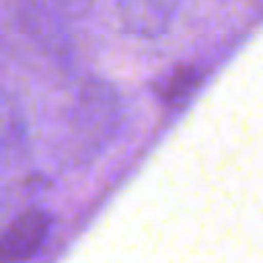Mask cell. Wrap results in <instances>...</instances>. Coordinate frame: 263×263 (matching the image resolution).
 I'll return each instance as SVG.
<instances>
[{
    "instance_id": "cell-1",
    "label": "cell",
    "mask_w": 263,
    "mask_h": 263,
    "mask_svg": "<svg viewBox=\"0 0 263 263\" xmlns=\"http://www.w3.org/2000/svg\"><path fill=\"white\" fill-rule=\"evenodd\" d=\"M125 122V102L110 82L80 85L65 116V153L71 164H88L114 144Z\"/></svg>"
},
{
    "instance_id": "cell-2",
    "label": "cell",
    "mask_w": 263,
    "mask_h": 263,
    "mask_svg": "<svg viewBox=\"0 0 263 263\" xmlns=\"http://www.w3.org/2000/svg\"><path fill=\"white\" fill-rule=\"evenodd\" d=\"M6 17L23 48L51 63H68V14L54 0H6Z\"/></svg>"
},
{
    "instance_id": "cell-3",
    "label": "cell",
    "mask_w": 263,
    "mask_h": 263,
    "mask_svg": "<svg viewBox=\"0 0 263 263\" xmlns=\"http://www.w3.org/2000/svg\"><path fill=\"white\" fill-rule=\"evenodd\" d=\"M51 218L43 210H26L0 232V263H26L46 246Z\"/></svg>"
},
{
    "instance_id": "cell-4",
    "label": "cell",
    "mask_w": 263,
    "mask_h": 263,
    "mask_svg": "<svg viewBox=\"0 0 263 263\" xmlns=\"http://www.w3.org/2000/svg\"><path fill=\"white\" fill-rule=\"evenodd\" d=\"M178 0H116V14L127 34L153 40L173 26Z\"/></svg>"
},
{
    "instance_id": "cell-5",
    "label": "cell",
    "mask_w": 263,
    "mask_h": 263,
    "mask_svg": "<svg viewBox=\"0 0 263 263\" xmlns=\"http://www.w3.org/2000/svg\"><path fill=\"white\" fill-rule=\"evenodd\" d=\"M29 150L26 119L9 91L0 88V170L14 167Z\"/></svg>"
},
{
    "instance_id": "cell-6",
    "label": "cell",
    "mask_w": 263,
    "mask_h": 263,
    "mask_svg": "<svg viewBox=\"0 0 263 263\" xmlns=\"http://www.w3.org/2000/svg\"><path fill=\"white\" fill-rule=\"evenodd\" d=\"M195 82H198V74H195V71H178V74L170 80V88L164 91V97L170 99V102H181L184 97L193 93Z\"/></svg>"
},
{
    "instance_id": "cell-7",
    "label": "cell",
    "mask_w": 263,
    "mask_h": 263,
    "mask_svg": "<svg viewBox=\"0 0 263 263\" xmlns=\"http://www.w3.org/2000/svg\"><path fill=\"white\" fill-rule=\"evenodd\" d=\"M54 3H57L68 17H82V14H88L93 6V0H54Z\"/></svg>"
}]
</instances>
